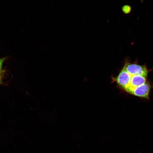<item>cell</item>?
I'll return each mask as SVG.
<instances>
[{
    "instance_id": "cell-2",
    "label": "cell",
    "mask_w": 153,
    "mask_h": 153,
    "mask_svg": "<svg viewBox=\"0 0 153 153\" xmlns=\"http://www.w3.org/2000/svg\"><path fill=\"white\" fill-rule=\"evenodd\" d=\"M5 58H2L0 59V83L1 82V78L2 74V65L4 62L5 60Z\"/></svg>"
},
{
    "instance_id": "cell-1",
    "label": "cell",
    "mask_w": 153,
    "mask_h": 153,
    "mask_svg": "<svg viewBox=\"0 0 153 153\" xmlns=\"http://www.w3.org/2000/svg\"><path fill=\"white\" fill-rule=\"evenodd\" d=\"M148 78V75L130 73L122 68L117 76L112 77V80L122 91L148 100L152 87Z\"/></svg>"
},
{
    "instance_id": "cell-3",
    "label": "cell",
    "mask_w": 153,
    "mask_h": 153,
    "mask_svg": "<svg viewBox=\"0 0 153 153\" xmlns=\"http://www.w3.org/2000/svg\"><path fill=\"white\" fill-rule=\"evenodd\" d=\"M127 8H126V7H124V9H123V10L124 9V10H126V9H127ZM128 9L129 10H130V9H128V10H127V11H126V10L124 11H125V13H126V12H127V13H128V11H129L130 10H128Z\"/></svg>"
}]
</instances>
